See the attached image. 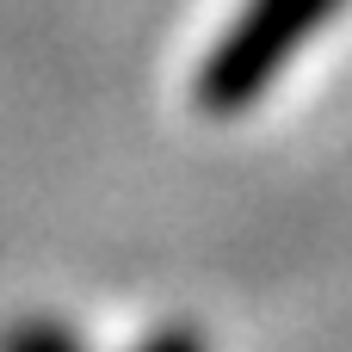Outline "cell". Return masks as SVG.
I'll use <instances>...</instances> for the list:
<instances>
[{
  "label": "cell",
  "mask_w": 352,
  "mask_h": 352,
  "mask_svg": "<svg viewBox=\"0 0 352 352\" xmlns=\"http://www.w3.org/2000/svg\"><path fill=\"white\" fill-rule=\"evenodd\" d=\"M334 0H254V12H248V25L235 31V43L229 50H217V62H210V74H204V99L210 105H235V99H248L266 74H272V62L316 25V12H328Z\"/></svg>",
  "instance_id": "1"
}]
</instances>
